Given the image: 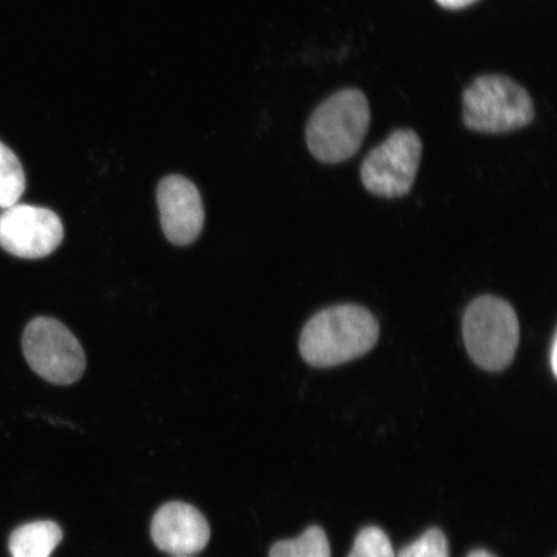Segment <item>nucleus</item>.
<instances>
[{"mask_svg": "<svg viewBox=\"0 0 557 557\" xmlns=\"http://www.w3.org/2000/svg\"><path fill=\"white\" fill-rule=\"evenodd\" d=\"M348 557H396L392 542L377 527H368L358 534Z\"/></svg>", "mask_w": 557, "mask_h": 557, "instance_id": "nucleus-13", "label": "nucleus"}, {"mask_svg": "<svg viewBox=\"0 0 557 557\" xmlns=\"http://www.w3.org/2000/svg\"><path fill=\"white\" fill-rule=\"evenodd\" d=\"M438 4L444 7V9L448 10H459L465 9L472 3H475L476 0H436Z\"/></svg>", "mask_w": 557, "mask_h": 557, "instance_id": "nucleus-15", "label": "nucleus"}, {"mask_svg": "<svg viewBox=\"0 0 557 557\" xmlns=\"http://www.w3.org/2000/svg\"><path fill=\"white\" fill-rule=\"evenodd\" d=\"M151 537L159 549L177 556L200 553L211 537L207 519L197 508L170 503L159 508L151 522Z\"/></svg>", "mask_w": 557, "mask_h": 557, "instance_id": "nucleus-9", "label": "nucleus"}, {"mask_svg": "<svg viewBox=\"0 0 557 557\" xmlns=\"http://www.w3.org/2000/svg\"><path fill=\"white\" fill-rule=\"evenodd\" d=\"M26 177L23 165L9 146L0 141V208H10L25 191Z\"/></svg>", "mask_w": 557, "mask_h": 557, "instance_id": "nucleus-12", "label": "nucleus"}, {"mask_svg": "<svg viewBox=\"0 0 557 557\" xmlns=\"http://www.w3.org/2000/svg\"><path fill=\"white\" fill-rule=\"evenodd\" d=\"M23 351L33 371L54 385H72L86 371L85 350L58 319H33L23 334Z\"/></svg>", "mask_w": 557, "mask_h": 557, "instance_id": "nucleus-5", "label": "nucleus"}, {"mask_svg": "<svg viewBox=\"0 0 557 557\" xmlns=\"http://www.w3.org/2000/svg\"><path fill=\"white\" fill-rule=\"evenodd\" d=\"M534 120L531 96L519 83L503 75H483L463 94V122L482 134H506Z\"/></svg>", "mask_w": 557, "mask_h": 557, "instance_id": "nucleus-4", "label": "nucleus"}, {"mask_svg": "<svg viewBox=\"0 0 557 557\" xmlns=\"http://www.w3.org/2000/svg\"><path fill=\"white\" fill-rule=\"evenodd\" d=\"M398 557H450L449 542L441 529H429L420 540L403 548Z\"/></svg>", "mask_w": 557, "mask_h": 557, "instance_id": "nucleus-14", "label": "nucleus"}, {"mask_svg": "<svg viewBox=\"0 0 557 557\" xmlns=\"http://www.w3.org/2000/svg\"><path fill=\"white\" fill-rule=\"evenodd\" d=\"M178 557H185V556H178Z\"/></svg>", "mask_w": 557, "mask_h": 557, "instance_id": "nucleus-18", "label": "nucleus"}, {"mask_svg": "<svg viewBox=\"0 0 557 557\" xmlns=\"http://www.w3.org/2000/svg\"><path fill=\"white\" fill-rule=\"evenodd\" d=\"M468 557H496L491 553L485 552V549H475Z\"/></svg>", "mask_w": 557, "mask_h": 557, "instance_id": "nucleus-17", "label": "nucleus"}, {"mask_svg": "<svg viewBox=\"0 0 557 557\" xmlns=\"http://www.w3.org/2000/svg\"><path fill=\"white\" fill-rule=\"evenodd\" d=\"M422 157V141L412 129H399L374 148L361 164L366 189L379 198L406 197L412 190Z\"/></svg>", "mask_w": 557, "mask_h": 557, "instance_id": "nucleus-6", "label": "nucleus"}, {"mask_svg": "<svg viewBox=\"0 0 557 557\" xmlns=\"http://www.w3.org/2000/svg\"><path fill=\"white\" fill-rule=\"evenodd\" d=\"M62 240L64 226L51 209L13 205L0 214V248L18 259H45Z\"/></svg>", "mask_w": 557, "mask_h": 557, "instance_id": "nucleus-7", "label": "nucleus"}, {"mask_svg": "<svg viewBox=\"0 0 557 557\" xmlns=\"http://www.w3.org/2000/svg\"><path fill=\"white\" fill-rule=\"evenodd\" d=\"M556 337L554 338L553 348H552V367H553V373L556 375L557 368H556Z\"/></svg>", "mask_w": 557, "mask_h": 557, "instance_id": "nucleus-16", "label": "nucleus"}, {"mask_svg": "<svg viewBox=\"0 0 557 557\" xmlns=\"http://www.w3.org/2000/svg\"><path fill=\"white\" fill-rule=\"evenodd\" d=\"M371 124V109L359 89H344L313 111L306 143L313 158L325 164L343 163L363 144Z\"/></svg>", "mask_w": 557, "mask_h": 557, "instance_id": "nucleus-2", "label": "nucleus"}, {"mask_svg": "<svg viewBox=\"0 0 557 557\" xmlns=\"http://www.w3.org/2000/svg\"><path fill=\"white\" fill-rule=\"evenodd\" d=\"M61 541L62 531L54 521L27 522L12 532L10 553L12 557H51Z\"/></svg>", "mask_w": 557, "mask_h": 557, "instance_id": "nucleus-10", "label": "nucleus"}, {"mask_svg": "<svg viewBox=\"0 0 557 557\" xmlns=\"http://www.w3.org/2000/svg\"><path fill=\"white\" fill-rule=\"evenodd\" d=\"M380 339V324L363 306L344 304L319 311L304 326L299 352L313 368L343 366L371 352Z\"/></svg>", "mask_w": 557, "mask_h": 557, "instance_id": "nucleus-1", "label": "nucleus"}, {"mask_svg": "<svg viewBox=\"0 0 557 557\" xmlns=\"http://www.w3.org/2000/svg\"><path fill=\"white\" fill-rule=\"evenodd\" d=\"M270 557H332V554L323 529L312 525L295 540L276 542Z\"/></svg>", "mask_w": 557, "mask_h": 557, "instance_id": "nucleus-11", "label": "nucleus"}, {"mask_svg": "<svg viewBox=\"0 0 557 557\" xmlns=\"http://www.w3.org/2000/svg\"><path fill=\"white\" fill-rule=\"evenodd\" d=\"M462 333L471 360L485 372H503L517 357L519 319L503 298L486 295L473 299L463 313Z\"/></svg>", "mask_w": 557, "mask_h": 557, "instance_id": "nucleus-3", "label": "nucleus"}, {"mask_svg": "<svg viewBox=\"0 0 557 557\" xmlns=\"http://www.w3.org/2000/svg\"><path fill=\"white\" fill-rule=\"evenodd\" d=\"M157 199L165 238L176 246H189L205 227V206L190 180L178 174L160 181Z\"/></svg>", "mask_w": 557, "mask_h": 557, "instance_id": "nucleus-8", "label": "nucleus"}]
</instances>
